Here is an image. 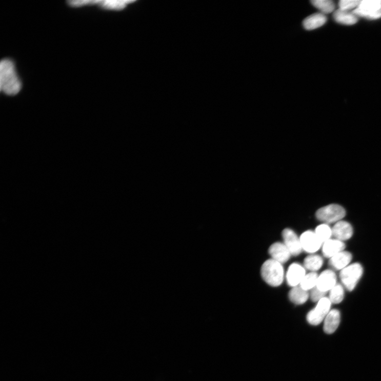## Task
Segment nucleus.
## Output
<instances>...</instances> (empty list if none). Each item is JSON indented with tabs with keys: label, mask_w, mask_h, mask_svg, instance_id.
Listing matches in <instances>:
<instances>
[{
	"label": "nucleus",
	"mask_w": 381,
	"mask_h": 381,
	"mask_svg": "<svg viewBox=\"0 0 381 381\" xmlns=\"http://www.w3.org/2000/svg\"><path fill=\"white\" fill-rule=\"evenodd\" d=\"M22 89L21 81L16 73L14 63L5 59L0 64V90L8 95L17 94Z\"/></svg>",
	"instance_id": "1"
},
{
	"label": "nucleus",
	"mask_w": 381,
	"mask_h": 381,
	"mask_svg": "<svg viewBox=\"0 0 381 381\" xmlns=\"http://www.w3.org/2000/svg\"><path fill=\"white\" fill-rule=\"evenodd\" d=\"M261 275L269 285L279 286L283 283L285 276L283 264L272 258L265 262L261 268Z\"/></svg>",
	"instance_id": "2"
},
{
	"label": "nucleus",
	"mask_w": 381,
	"mask_h": 381,
	"mask_svg": "<svg viewBox=\"0 0 381 381\" xmlns=\"http://www.w3.org/2000/svg\"><path fill=\"white\" fill-rule=\"evenodd\" d=\"M353 13L357 17L369 20H376L381 18V0H364Z\"/></svg>",
	"instance_id": "3"
},
{
	"label": "nucleus",
	"mask_w": 381,
	"mask_h": 381,
	"mask_svg": "<svg viewBox=\"0 0 381 381\" xmlns=\"http://www.w3.org/2000/svg\"><path fill=\"white\" fill-rule=\"evenodd\" d=\"M363 273V269L359 263H354L343 269L340 278L344 286L349 291H353L356 286Z\"/></svg>",
	"instance_id": "4"
},
{
	"label": "nucleus",
	"mask_w": 381,
	"mask_h": 381,
	"mask_svg": "<svg viewBox=\"0 0 381 381\" xmlns=\"http://www.w3.org/2000/svg\"><path fill=\"white\" fill-rule=\"evenodd\" d=\"M346 211L340 206L330 205L319 209L316 212L317 218L327 224L337 223L345 216Z\"/></svg>",
	"instance_id": "5"
},
{
	"label": "nucleus",
	"mask_w": 381,
	"mask_h": 381,
	"mask_svg": "<svg viewBox=\"0 0 381 381\" xmlns=\"http://www.w3.org/2000/svg\"><path fill=\"white\" fill-rule=\"evenodd\" d=\"M331 303L329 298L325 297L318 302L315 308L311 310L307 316L308 322L311 325L317 326L325 320L330 311Z\"/></svg>",
	"instance_id": "6"
},
{
	"label": "nucleus",
	"mask_w": 381,
	"mask_h": 381,
	"mask_svg": "<svg viewBox=\"0 0 381 381\" xmlns=\"http://www.w3.org/2000/svg\"><path fill=\"white\" fill-rule=\"evenodd\" d=\"M300 239L303 250L310 254L319 251L323 244L316 233L311 230L305 232Z\"/></svg>",
	"instance_id": "7"
},
{
	"label": "nucleus",
	"mask_w": 381,
	"mask_h": 381,
	"mask_svg": "<svg viewBox=\"0 0 381 381\" xmlns=\"http://www.w3.org/2000/svg\"><path fill=\"white\" fill-rule=\"evenodd\" d=\"M283 236L285 241L284 244L291 255H299L303 249L300 239L298 238L294 232L290 229L287 228L283 231Z\"/></svg>",
	"instance_id": "8"
},
{
	"label": "nucleus",
	"mask_w": 381,
	"mask_h": 381,
	"mask_svg": "<svg viewBox=\"0 0 381 381\" xmlns=\"http://www.w3.org/2000/svg\"><path fill=\"white\" fill-rule=\"evenodd\" d=\"M306 275L305 268L298 263H293L289 267L286 275L287 283L291 287L299 286Z\"/></svg>",
	"instance_id": "9"
},
{
	"label": "nucleus",
	"mask_w": 381,
	"mask_h": 381,
	"mask_svg": "<svg viewBox=\"0 0 381 381\" xmlns=\"http://www.w3.org/2000/svg\"><path fill=\"white\" fill-rule=\"evenodd\" d=\"M337 277L333 271L327 270L318 276L317 287L320 291L327 292L332 289L337 284Z\"/></svg>",
	"instance_id": "10"
},
{
	"label": "nucleus",
	"mask_w": 381,
	"mask_h": 381,
	"mask_svg": "<svg viewBox=\"0 0 381 381\" xmlns=\"http://www.w3.org/2000/svg\"><path fill=\"white\" fill-rule=\"evenodd\" d=\"M269 253L272 259L282 264L288 262L291 255L285 244L275 243L269 248Z\"/></svg>",
	"instance_id": "11"
},
{
	"label": "nucleus",
	"mask_w": 381,
	"mask_h": 381,
	"mask_svg": "<svg viewBox=\"0 0 381 381\" xmlns=\"http://www.w3.org/2000/svg\"><path fill=\"white\" fill-rule=\"evenodd\" d=\"M333 236L336 239L344 241L350 239L353 234V229L350 224L344 221L336 223L332 228Z\"/></svg>",
	"instance_id": "12"
},
{
	"label": "nucleus",
	"mask_w": 381,
	"mask_h": 381,
	"mask_svg": "<svg viewBox=\"0 0 381 381\" xmlns=\"http://www.w3.org/2000/svg\"><path fill=\"white\" fill-rule=\"evenodd\" d=\"M345 245L338 239H330L323 244V253L325 257L331 258L344 251Z\"/></svg>",
	"instance_id": "13"
},
{
	"label": "nucleus",
	"mask_w": 381,
	"mask_h": 381,
	"mask_svg": "<svg viewBox=\"0 0 381 381\" xmlns=\"http://www.w3.org/2000/svg\"><path fill=\"white\" fill-rule=\"evenodd\" d=\"M340 322V314L338 310H330L324 320V330L327 334H333L338 328Z\"/></svg>",
	"instance_id": "14"
},
{
	"label": "nucleus",
	"mask_w": 381,
	"mask_h": 381,
	"mask_svg": "<svg viewBox=\"0 0 381 381\" xmlns=\"http://www.w3.org/2000/svg\"><path fill=\"white\" fill-rule=\"evenodd\" d=\"M352 259V255L350 253L343 251L331 257L329 260V264L336 270H342L349 266Z\"/></svg>",
	"instance_id": "15"
},
{
	"label": "nucleus",
	"mask_w": 381,
	"mask_h": 381,
	"mask_svg": "<svg viewBox=\"0 0 381 381\" xmlns=\"http://www.w3.org/2000/svg\"><path fill=\"white\" fill-rule=\"evenodd\" d=\"M327 22L325 14L322 13L313 14L306 18L303 23L304 28L307 30H312L324 26Z\"/></svg>",
	"instance_id": "16"
},
{
	"label": "nucleus",
	"mask_w": 381,
	"mask_h": 381,
	"mask_svg": "<svg viewBox=\"0 0 381 381\" xmlns=\"http://www.w3.org/2000/svg\"><path fill=\"white\" fill-rule=\"evenodd\" d=\"M333 16L334 20L342 25L351 26L358 22L357 16L353 12L338 9L334 13Z\"/></svg>",
	"instance_id": "17"
},
{
	"label": "nucleus",
	"mask_w": 381,
	"mask_h": 381,
	"mask_svg": "<svg viewBox=\"0 0 381 381\" xmlns=\"http://www.w3.org/2000/svg\"><path fill=\"white\" fill-rule=\"evenodd\" d=\"M309 296L308 291L303 289L300 286L293 287L289 293L291 302L298 305L305 304L308 300Z\"/></svg>",
	"instance_id": "18"
},
{
	"label": "nucleus",
	"mask_w": 381,
	"mask_h": 381,
	"mask_svg": "<svg viewBox=\"0 0 381 381\" xmlns=\"http://www.w3.org/2000/svg\"><path fill=\"white\" fill-rule=\"evenodd\" d=\"M323 259L318 255H310L304 260V267L308 270L314 272L319 270L323 266Z\"/></svg>",
	"instance_id": "19"
},
{
	"label": "nucleus",
	"mask_w": 381,
	"mask_h": 381,
	"mask_svg": "<svg viewBox=\"0 0 381 381\" xmlns=\"http://www.w3.org/2000/svg\"><path fill=\"white\" fill-rule=\"evenodd\" d=\"M132 1H123V0H97L96 5L103 8L113 10H121L124 9L126 5L131 3Z\"/></svg>",
	"instance_id": "20"
},
{
	"label": "nucleus",
	"mask_w": 381,
	"mask_h": 381,
	"mask_svg": "<svg viewBox=\"0 0 381 381\" xmlns=\"http://www.w3.org/2000/svg\"><path fill=\"white\" fill-rule=\"evenodd\" d=\"M311 3L324 14L333 12L335 9L334 3L331 0H312Z\"/></svg>",
	"instance_id": "21"
},
{
	"label": "nucleus",
	"mask_w": 381,
	"mask_h": 381,
	"mask_svg": "<svg viewBox=\"0 0 381 381\" xmlns=\"http://www.w3.org/2000/svg\"><path fill=\"white\" fill-rule=\"evenodd\" d=\"M318 275L315 272H311L305 275L300 286L305 290H311L317 286Z\"/></svg>",
	"instance_id": "22"
},
{
	"label": "nucleus",
	"mask_w": 381,
	"mask_h": 381,
	"mask_svg": "<svg viewBox=\"0 0 381 381\" xmlns=\"http://www.w3.org/2000/svg\"><path fill=\"white\" fill-rule=\"evenodd\" d=\"M344 289L340 285L337 284L329 292V299L331 304H338L344 299Z\"/></svg>",
	"instance_id": "23"
},
{
	"label": "nucleus",
	"mask_w": 381,
	"mask_h": 381,
	"mask_svg": "<svg viewBox=\"0 0 381 381\" xmlns=\"http://www.w3.org/2000/svg\"><path fill=\"white\" fill-rule=\"evenodd\" d=\"M314 233L323 243L330 239L333 235L332 228L327 224H323L318 226Z\"/></svg>",
	"instance_id": "24"
},
{
	"label": "nucleus",
	"mask_w": 381,
	"mask_h": 381,
	"mask_svg": "<svg viewBox=\"0 0 381 381\" xmlns=\"http://www.w3.org/2000/svg\"><path fill=\"white\" fill-rule=\"evenodd\" d=\"M360 2L359 0H342L339 3V9L345 11H354L358 8Z\"/></svg>",
	"instance_id": "25"
},
{
	"label": "nucleus",
	"mask_w": 381,
	"mask_h": 381,
	"mask_svg": "<svg viewBox=\"0 0 381 381\" xmlns=\"http://www.w3.org/2000/svg\"><path fill=\"white\" fill-rule=\"evenodd\" d=\"M326 292H323L319 290L317 287L314 288L311 290L310 296L311 299L313 302H318L325 297Z\"/></svg>",
	"instance_id": "26"
},
{
	"label": "nucleus",
	"mask_w": 381,
	"mask_h": 381,
	"mask_svg": "<svg viewBox=\"0 0 381 381\" xmlns=\"http://www.w3.org/2000/svg\"><path fill=\"white\" fill-rule=\"evenodd\" d=\"M69 5L73 7H81L89 5H95L96 0H75L68 2Z\"/></svg>",
	"instance_id": "27"
}]
</instances>
